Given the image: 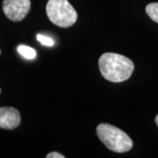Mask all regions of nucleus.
Masks as SVG:
<instances>
[{"mask_svg": "<svg viewBox=\"0 0 158 158\" xmlns=\"http://www.w3.org/2000/svg\"><path fill=\"white\" fill-rule=\"evenodd\" d=\"M30 0H5L3 11L6 16L12 21H20L30 11Z\"/></svg>", "mask_w": 158, "mask_h": 158, "instance_id": "nucleus-4", "label": "nucleus"}, {"mask_svg": "<svg viewBox=\"0 0 158 158\" xmlns=\"http://www.w3.org/2000/svg\"><path fill=\"white\" fill-rule=\"evenodd\" d=\"M21 117L17 109L13 107H0V128L14 129L20 124Z\"/></svg>", "mask_w": 158, "mask_h": 158, "instance_id": "nucleus-5", "label": "nucleus"}, {"mask_svg": "<svg viewBox=\"0 0 158 158\" xmlns=\"http://www.w3.org/2000/svg\"><path fill=\"white\" fill-rule=\"evenodd\" d=\"M146 12L153 21L158 23V3H151L146 6Z\"/></svg>", "mask_w": 158, "mask_h": 158, "instance_id": "nucleus-6", "label": "nucleus"}, {"mask_svg": "<svg viewBox=\"0 0 158 158\" xmlns=\"http://www.w3.org/2000/svg\"><path fill=\"white\" fill-rule=\"evenodd\" d=\"M37 40H39L42 45L48 46V47H51V46H53L55 44L54 40L51 39V38L44 36V35H41V34H38L37 35Z\"/></svg>", "mask_w": 158, "mask_h": 158, "instance_id": "nucleus-8", "label": "nucleus"}, {"mask_svg": "<svg viewBox=\"0 0 158 158\" xmlns=\"http://www.w3.org/2000/svg\"><path fill=\"white\" fill-rule=\"evenodd\" d=\"M0 54H1V51H0Z\"/></svg>", "mask_w": 158, "mask_h": 158, "instance_id": "nucleus-12", "label": "nucleus"}, {"mask_svg": "<svg viewBox=\"0 0 158 158\" xmlns=\"http://www.w3.org/2000/svg\"><path fill=\"white\" fill-rule=\"evenodd\" d=\"M46 11L51 22L60 27H69L77 19V13L68 0H48Z\"/></svg>", "mask_w": 158, "mask_h": 158, "instance_id": "nucleus-3", "label": "nucleus"}, {"mask_svg": "<svg viewBox=\"0 0 158 158\" xmlns=\"http://www.w3.org/2000/svg\"><path fill=\"white\" fill-rule=\"evenodd\" d=\"M19 53L27 59H34L36 56V52L34 48H30L28 46L21 45L18 48Z\"/></svg>", "mask_w": 158, "mask_h": 158, "instance_id": "nucleus-7", "label": "nucleus"}, {"mask_svg": "<svg viewBox=\"0 0 158 158\" xmlns=\"http://www.w3.org/2000/svg\"><path fill=\"white\" fill-rule=\"evenodd\" d=\"M156 125H157L158 127V114L156 115Z\"/></svg>", "mask_w": 158, "mask_h": 158, "instance_id": "nucleus-10", "label": "nucleus"}, {"mask_svg": "<svg viewBox=\"0 0 158 158\" xmlns=\"http://www.w3.org/2000/svg\"><path fill=\"white\" fill-rule=\"evenodd\" d=\"M47 158H64V156L57 152H51L47 155Z\"/></svg>", "mask_w": 158, "mask_h": 158, "instance_id": "nucleus-9", "label": "nucleus"}, {"mask_svg": "<svg viewBox=\"0 0 158 158\" xmlns=\"http://www.w3.org/2000/svg\"><path fill=\"white\" fill-rule=\"evenodd\" d=\"M97 135L108 149L113 152L125 153L133 148V141L127 134L110 124L102 123L97 127Z\"/></svg>", "mask_w": 158, "mask_h": 158, "instance_id": "nucleus-2", "label": "nucleus"}, {"mask_svg": "<svg viewBox=\"0 0 158 158\" xmlns=\"http://www.w3.org/2000/svg\"><path fill=\"white\" fill-rule=\"evenodd\" d=\"M0 93H1V89H0Z\"/></svg>", "mask_w": 158, "mask_h": 158, "instance_id": "nucleus-11", "label": "nucleus"}, {"mask_svg": "<svg viewBox=\"0 0 158 158\" xmlns=\"http://www.w3.org/2000/svg\"><path fill=\"white\" fill-rule=\"evenodd\" d=\"M101 75L113 83H121L129 78L135 69L134 62L129 58L115 54L105 53L98 60Z\"/></svg>", "mask_w": 158, "mask_h": 158, "instance_id": "nucleus-1", "label": "nucleus"}]
</instances>
